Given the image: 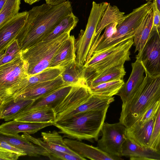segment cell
<instances>
[{
	"label": "cell",
	"instance_id": "cell-1",
	"mask_svg": "<svg viewBox=\"0 0 160 160\" xmlns=\"http://www.w3.org/2000/svg\"><path fill=\"white\" fill-rule=\"evenodd\" d=\"M72 11L68 0L56 5L46 3L33 7L28 11L25 23L15 38L21 51L42 41Z\"/></svg>",
	"mask_w": 160,
	"mask_h": 160
},
{
	"label": "cell",
	"instance_id": "cell-2",
	"mask_svg": "<svg viewBox=\"0 0 160 160\" xmlns=\"http://www.w3.org/2000/svg\"><path fill=\"white\" fill-rule=\"evenodd\" d=\"M145 74L136 92L122 104L119 122L127 128L132 126L160 98V75L152 77Z\"/></svg>",
	"mask_w": 160,
	"mask_h": 160
},
{
	"label": "cell",
	"instance_id": "cell-3",
	"mask_svg": "<svg viewBox=\"0 0 160 160\" xmlns=\"http://www.w3.org/2000/svg\"><path fill=\"white\" fill-rule=\"evenodd\" d=\"M108 108L92 110L75 115L53 125L59 133L78 140H98L106 117Z\"/></svg>",
	"mask_w": 160,
	"mask_h": 160
},
{
	"label": "cell",
	"instance_id": "cell-4",
	"mask_svg": "<svg viewBox=\"0 0 160 160\" xmlns=\"http://www.w3.org/2000/svg\"><path fill=\"white\" fill-rule=\"evenodd\" d=\"M70 32L54 39L40 42L21 51V56L27 64L29 77L49 68L52 59Z\"/></svg>",
	"mask_w": 160,
	"mask_h": 160
},
{
	"label": "cell",
	"instance_id": "cell-5",
	"mask_svg": "<svg viewBox=\"0 0 160 160\" xmlns=\"http://www.w3.org/2000/svg\"><path fill=\"white\" fill-rule=\"evenodd\" d=\"M153 5V0H148L147 2L126 15L124 19L117 26L115 32L110 37L96 46L93 54L102 52L134 38L145 17Z\"/></svg>",
	"mask_w": 160,
	"mask_h": 160
},
{
	"label": "cell",
	"instance_id": "cell-6",
	"mask_svg": "<svg viewBox=\"0 0 160 160\" xmlns=\"http://www.w3.org/2000/svg\"><path fill=\"white\" fill-rule=\"evenodd\" d=\"M108 3H97L93 1L87 24L84 31L81 30L75 41L76 60L84 65L87 62L89 51L97 26Z\"/></svg>",
	"mask_w": 160,
	"mask_h": 160
},
{
	"label": "cell",
	"instance_id": "cell-7",
	"mask_svg": "<svg viewBox=\"0 0 160 160\" xmlns=\"http://www.w3.org/2000/svg\"><path fill=\"white\" fill-rule=\"evenodd\" d=\"M127 128L119 122L109 124L104 123L102 138L98 140L97 147L113 157L122 160V148L127 138Z\"/></svg>",
	"mask_w": 160,
	"mask_h": 160
},
{
	"label": "cell",
	"instance_id": "cell-8",
	"mask_svg": "<svg viewBox=\"0 0 160 160\" xmlns=\"http://www.w3.org/2000/svg\"><path fill=\"white\" fill-rule=\"evenodd\" d=\"M146 74L155 77L160 75V31L152 30L141 52L136 55Z\"/></svg>",
	"mask_w": 160,
	"mask_h": 160
},
{
	"label": "cell",
	"instance_id": "cell-9",
	"mask_svg": "<svg viewBox=\"0 0 160 160\" xmlns=\"http://www.w3.org/2000/svg\"><path fill=\"white\" fill-rule=\"evenodd\" d=\"M28 77L26 63L21 55L0 65V93L17 85Z\"/></svg>",
	"mask_w": 160,
	"mask_h": 160
},
{
	"label": "cell",
	"instance_id": "cell-10",
	"mask_svg": "<svg viewBox=\"0 0 160 160\" xmlns=\"http://www.w3.org/2000/svg\"><path fill=\"white\" fill-rule=\"evenodd\" d=\"M133 43V38L130 39L128 44L123 49L112 56L93 66L85 67L84 77L86 85L87 82L105 70L113 66L124 64L126 61H130V50Z\"/></svg>",
	"mask_w": 160,
	"mask_h": 160
},
{
	"label": "cell",
	"instance_id": "cell-11",
	"mask_svg": "<svg viewBox=\"0 0 160 160\" xmlns=\"http://www.w3.org/2000/svg\"><path fill=\"white\" fill-rule=\"evenodd\" d=\"M114 101V98L113 97H106L91 94L77 105L56 115L55 122L63 121L75 115L87 111L108 108L110 104Z\"/></svg>",
	"mask_w": 160,
	"mask_h": 160
},
{
	"label": "cell",
	"instance_id": "cell-12",
	"mask_svg": "<svg viewBox=\"0 0 160 160\" xmlns=\"http://www.w3.org/2000/svg\"><path fill=\"white\" fill-rule=\"evenodd\" d=\"M136 58V61L132 63V71L128 80L117 94L120 96L122 103L128 101L135 94L144 79V68L140 59Z\"/></svg>",
	"mask_w": 160,
	"mask_h": 160
},
{
	"label": "cell",
	"instance_id": "cell-13",
	"mask_svg": "<svg viewBox=\"0 0 160 160\" xmlns=\"http://www.w3.org/2000/svg\"><path fill=\"white\" fill-rule=\"evenodd\" d=\"M28 15V11L19 12L0 27V52L15 39L24 25Z\"/></svg>",
	"mask_w": 160,
	"mask_h": 160
},
{
	"label": "cell",
	"instance_id": "cell-14",
	"mask_svg": "<svg viewBox=\"0 0 160 160\" xmlns=\"http://www.w3.org/2000/svg\"><path fill=\"white\" fill-rule=\"evenodd\" d=\"M122 155L131 160H160V149L142 147L127 137L122 147Z\"/></svg>",
	"mask_w": 160,
	"mask_h": 160
},
{
	"label": "cell",
	"instance_id": "cell-15",
	"mask_svg": "<svg viewBox=\"0 0 160 160\" xmlns=\"http://www.w3.org/2000/svg\"><path fill=\"white\" fill-rule=\"evenodd\" d=\"M66 85L61 75L51 81L35 84L18 96L14 100L29 99L35 100L44 97Z\"/></svg>",
	"mask_w": 160,
	"mask_h": 160
},
{
	"label": "cell",
	"instance_id": "cell-16",
	"mask_svg": "<svg viewBox=\"0 0 160 160\" xmlns=\"http://www.w3.org/2000/svg\"><path fill=\"white\" fill-rule=\"evenodd\" d=\"M54 123H30L12 120L1 125L0 133L2 135L12 137H16L21 132L32 134L45 127L53 125Z\"/></svg>",
	"mask_w": 160,
	"mask_h": 160
},
{
	"label": "cell",
	"instance_id": "cell-17",
	"mask_svg": "<svg viewBox=\"0 0 160 160\" xmlns=\"http://www.w3.org/2000/svg\"><path fill=\"white\" fill-rule=\"evenodd\" d=\"M125 13L121 12L117 7L109 3L106 8L96 30L94 38L89 51L87 62L92 57L96 44L102 30L108 25L115 22H121L125 18Z\"/></svg>",
	"mask_w": 160,
	"mask_h": 160
},
{
	"label": "cell",
	"instance_id": "cell-18",
	"mask_svg": "<svg viewBox=\"0 0 160 160\" xmlns=\"http://www.w3.org/2000/svg\"><path fill=\"white\" fill-rule=\"evenodd\" d=\"M67 146L78 155L94 160H116L98 147L88 145L76 140L64 138Z\"/></svg>",
	"mask_w": 160,
	"mask_h": 160
},
{
	"label": "cell",
	"instance_id": "cell-19",
	"mask_svg": "<svg viewBox=\"0 0 160 160\" xmlns=\"http://www.w3.org/2000/svg\"><path fill=\"white\" fill-rule=\"evenodd\" d=\"M91 94L86 86H73L67 95L53 108L56 115L69 109L80 103Z\"/></svg>",
	"mask_w": 160,
	"mask_h": 160
},
{
	"label": "cell",
	"instance_id": "cell-20",
	"mask_svg": "<svg viewBox=\"0 0 160 160\" xmlns=\"http://www.w3.org/2000/svg\"><path fill=\"white\" fill-rule=\"evenodd\" d=\"M75 41L74 36L70 35L62 43L53 58L49 68H63L75 60Z\"/></svg>",
	"mask_w": 160,
	"mask_h": 160
},
{
	"label": "cell",
	"instance_id": "cell-21",
	"mask_svg": "<svg viewBox=\"0 0 160 160\" xmlns=\"http://www.w3.org/2000/svg\"><path fill=\"white\" fill-rule=\"evenodd\" d=\"M0 139L4 140L24 151L27 155L29 156H43L48 157L50 159L51 158L50 154L45 149L32 142L19 134L16 137L1 135Z\"/></svg>",
	"mask_w": 160,
	"mask_h": 160
},
{
	"label": "cell",
	"instance_id": "cell-22",
	"mask_svg": "<svg viewBox=\"0 0 160 160\" xmlns=\"http://www.w3.org/2000/svg\"><path fill=\"white\" fill-rule=\"evenodd\" d=\"M72 86H64L49 94L36 100L30 107L19 114L17 117L24 113L49 107L53 108L69 93Z\"/></svg>",
	"mask_w": 160,
	"mask_h": 160
},
{
	"label": "cell",
	"instance_id": "cell-23",
	"mask_svg": "<svg viewBox=\"0 0 160 160\" xmlns=\"http://www.w3.org/2000/svg\"><path fill=\"white\" fill-rule=\"evenodd\" d=\"M155 116L139 128H127V137L139 146L145 148L149 147L154 127Z\"/></svg>",
	"mask_w": 160,
	"mask_h": 160
},
{
	"label": "cell",
	"instance_id": "cell-24",
	"mask_svg": "<svg viewBox=\"0 0 160 160\" xmlns=\"http://www.w3.org/2000/svg\"><path fill=\"white\" fill-rule=\"evenodd\" d=\"M84 65H80L75 60L63 68L61 76L66 85L87 86L84 77Z\"/></svg>",
	"mask_w": 160,
	"mask_h": 160
},
{
	"label": "cell",
	"instance_id": "cell-25",
	"mask_svg": "<svg viewBox=\"0 0 160 160\" xmlns=\"http://www.w3.org/2000/svg\"><path fill=\"white\" fill-rule=\"evenodd\" d=\"M34 99H23L11 101L0 105V118L5 121L13 120L20 113L31 106Z\"/></svg>",
	"mask_w": 160,
	"mask_h": 160
},
{
	"label": "cell",
	"instance_id": "cell-26",
	"mask_svg": "<svg viewBox=\"0 0 160 160\" xmlns=\"http://www.w3.org/2000/svg\"><path fill=\"white\" fill-rule=\"evenodd\" d=\"M56 115L52 108L47 107L20 115L13 120L30 123L56 122Z\"/></svg>",
	"mask_w": 160,
	"mask_h": 160
},
{
	"label": "cell",
	"instance_id": "cell-27",
	"mask_svg": "<svg viewBox=\"0 0 160 160\" xmlns=\"http://www.w3.org/2000/svg\"><path fill=\"white\" fill-rule=\"evenodd\" d=\"M153 5L145 17L133 38L135 47V52L138 51V55L141 52L150 35L153 27Z\"/></svg>",
	"mask_w": 160,
	"mask_h": 160
},
{
	"label": "cell",
	"instance_id": "cell-28",
	"mask_svg": "<svg viewBox=\"0 0 160 160\" xmlns=\"http://www.w3.org/2000/svg\"><path fill=\"white\" fill-rule=\"evenodd\" d=\"M124 64L113 66L105 70L92 79L87 82V86L89 88L104 82L123 79L126 73Z\"/></svg>",
	"mask_w": 160,
	"mask_h": 160
},
{
	"label": "cell",
	"instance_id": "cell-29",
	"mask_svg": "<svg viewBox=\"0 0 160 160\" xmlns=\"http://www.w3.org/2000/svg\"><path fill=\"white\" fill-rule=\"evenodd\" d=\"M62 69L63 68H48L39 73L29 77L24 81L20 95L35 84L56 78L61 75Z\"/></svg>",
	"mask_w": 160,
	"mask_h": 160
},
{
	"label": "cell",
	"instance_id": "cell-30",
	"mask_svg": "<svg viewBox=\"0 0 160 160\" xmlns=\"http://www.w3.org/2000/svg\"><path fill=\"white\" fill-rule=\"evenodd\" d=\"M124 83L123 79L113 80L88 89L92 95L112 97L117 94Z\"/></svg>",
	"mask_w": 160,
	"mask_h": 160
},
{
	"label": "cell",
	"instance_id": "cell-31",
	"mask_svg": "<svg viewBox=\"0 0 160 160\" xmlns=\"http://www.w3.org/2000/svg\"><path fill=\"white\" fill-rule=\"evenodd\" d=\"M59 133L54 130L48 132H41V136L43 141L51 148L58 151L78 155L67 146L62 137Z\"/></svg>",
	"mask_w": 160,
	"mask_h": 160
},
{
	"label": "cell",
	"instance_id": "cell-32",
	"mask_svg": "<svg viewBox=\"0 0 160 160\" xmlns=\"http://www.w3.org/2000/svg\"><path fill=\"white\" fill-rule=\"evenodd\" d=\"M79 19L72 12L64 18L43 41L52 39L69 32L76 26Z\"/></svg>",
	"mask_w": 160,
	"mask_h": 160
},
{
	"label": "cell",
	"instance_id": "cell-33",
	"mask_svg": "<svg viewBox=\"0 0 160 160\" xmlns=\"http://www.w3.org/2000/svg\"><path fill=\"white\" fill-rule=\"evenodd\" d=\"M25 138L32 142L42 147L45 149L50 154L51 160H85L86 159L78 155H75L67 153L58 151L50 148L48 144L41 140L37 138L27 134Z\"/></svg>",
	"mask_w": 160,
	"mask_h": 160
},
{
	"label": "cell",
	"instance_id": "cell-34",
	"mask_svg": "<svg viewBox=\"0 0 160 160\" xmlns=\"http://www.w3.org/2000/svg\"><path fill=\"white\" fill-rule=\"evenodd\" d=\"M129 39L102 52L93 53L84 66L85 68L91 67L110 57L123 49L128 44Z\"/></svg>",
	"mask_w": 160,
	"mask_h": 160
},
{
	"label": "cell",
	"instance_id": "cell-35",
	"mask_svg": "<svg viewBox=\"0 0 160 160\" xmlns=\"http://www.w3.org/2000/svg\"><path fill=\"white\" fill-rule=\"evenodd\" d=\"M21 0H6L0 9V27L19 12Z\"/></svg>",
	"mask_w": 160,
	"mask_h": 160
},
{
	"label": "cell",
	"instance_id": "cell-36",
	"mask_svg": "<svg viewBox=\"0 0 160 160\" xmlns=\"http://www.w3.org/2000/svg\"><path fill=\"white\" fill-rule=\"evenodd\" d=\"M21 52L17 40L14 39L3 51L0 52V65L20 56Z\"/></svg>",
	"mask_w": 160,
	"mask_h": 160
},
{
	"label": "cell",
	"instance_id": "cell-37",
	"mask_svg": "<svg viewBox=\"0 0 160 160\" xmlns=\"http://www.w3.org/2000/svg\"><path fill=\"white\" fill-rule=\"evenodd\" d=\"M149 147L157 150L160 149V98L155 116L154 127Z\"/></svg>",
	"mask_w": 160,
	"mask_h": 160
},
{
	"label": "cell",
	"instance_id": "cell-38",
	"mask_svg": "<svg viewBox=\"0 0 160 160\" xmlns=\"http://www.w3.org/2000/svg\"><path fill=\"white\" fill-rule=\"evenodd\" d=\"M158 102L159 100L152 105L138 121L130 128H139L153 118L156 113L158 107Z\"/></svg>",
	"mask_w": 160,
	"mask_h": 160
},
{
	"label": "cell",
	"instance_id": "cell-39",
	"mask_svg": "<svg viewBox=\"0 0 160 160\" xmlns=\"http://www.w3.org/2000/svg\"><path fill=\"white\" fill-rule=\"evenodd\" d=\"M120 23L119 22H116L108 25L105 28L103 33L99 37L95 47L98 44L111 36L115 32L117 26Z\"/></svg>",
	"mask_w": 160,
	"mask_h": 160
},
{
	"label": "cell",
	"instance_id": "cell-40",
	"mask_svg": "<svg viewBox=\"0 0 160 160\" xmlns=\"http://www.w3.org/2000/svg\"><path fill=\"white\" fill-rule=\"evenodd\" d=\"M0 150L12 152L19 155L20 157L27 155L23 150L12 145L7 142L0 139Z\"/></svg>",
	"mask_w": 160,
	"mask_h": 160
},
{
	"label": "cell",
	"instance_id": "cell-41",
	"mask_svg": "<svg viewBox=\"0 0 160 160\" xmlns=\"http://www.w3.org/2000/svg\"><path fill=\"white\" fill-rule=\"evenodd\" d=\"M153 18L152 30L160 31V11L155 0H153Z\"/></svg>",
	"mask_w": 160,
	"mask_h": 160
},
{
	"label": "cell",
	"instance_id": "cell-42",
	"mask_svg": "<svg viewBox=\"0 0 160 160\" xmlns=\"http://www.w3.org/2000/svg\"><path fill=\"white\" fill-rule=\"evenodd\" d=\"M20 156L15 153L0 150V160H17Z\"/></svg>",
	"mask_w": 160,
	"mask_h": 160
},
{
	"label": "cell",
	"instance_id": "cell-43",
	"mask_svg": "<svg viewBox=\"0 0 160 160\" xmlns=\"http://www.w3.org/2000/svg\"><path fill=\"white\" fill-rule=\"evenodd\" d=\"M46 3L52 5H56L61 3L66 0H45Z\"/></svg>",
	"mask_w": 160,
	"mask_h": 160
},
{
	"label": "cell",
	"instance_id": "cell-44",
	"mask_svg": "<svg viewBox=\"0 0 160 160\" xmlns=\"http://www.w3.org/2000/svg\"><path fill=\"white\" fill-rule=\"evenodd\" d=\"M41 0H24V2L30 5H31L36 2H39Z\"/></svg>",
	"mask_w": 160,
	"mask_h": 160
},
{
	"label": "cell",
	"instance_id": "cell-45",
	"mask_svg": "<svg viewBox=\"0 0 160 160\" xmlns=\"http://www.w3.org/2000/svg\"><path fill=\"white\" fill-rule=\"evenodd\" d=\"M6 0H0V9H1Z\"/></svg>",
	"mask_w": 160,
	"mask_h": 160
},
{
	"label": "cell",
	"instance_id": "cell-46",
	"mask_svg": "<svg viewBox=\"0 0 160 160\" xmlns=\"http://www.w3.org/2000/svg\"><path fill=\"white\" fill-rule=\"evenodd\" d=\"M157 3L158 8L160 11V0H155Z\"/></svg>",
	"mask_w": 160,
	"mask_h": 160
}]
</instances>
